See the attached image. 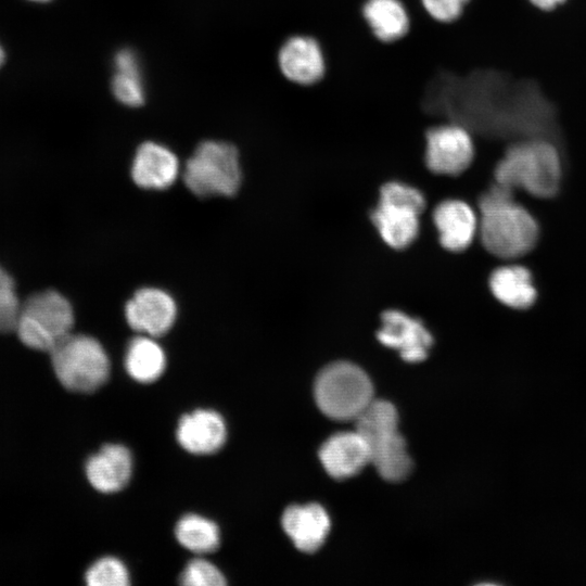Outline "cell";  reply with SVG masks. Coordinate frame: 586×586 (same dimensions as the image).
I'll use <instances>...</instances> for the list:
<instances>
[{
	"mask_svg": "<svg viewBox=\"0 0 586 586\" xmlns=\"http://www.w3.org/2000/svg\"><path fill=\"white\" fill-rule=\"evenodd\" d=\"M318 455L324 470L336 480L352 477L370 463L368 445L357 431L333 434Z\"/></svg>",
	"mask_w": 586,
	"mask_h": 586,
	"instance_id": "13",
	"label": "cell"
},
{
	"mask_svg": "<svg viewBox=\"0 0 586 586\" xmlns=\"http://www.w3.org/2000/svg\"><path fill=\"white\" fill-rule=\"evenodd\" d=\"M21 303L15 292L14 281L0 267V332L15 330Z\"/></svg>",
	"mask_w": 586,
	"mask_h": 586,
	"instance_id": "25",
	"label": "cell"
},
{
	"mask_svg": "<svg viewBox=\"0 0 586 586\" xmlns=\"http://www.w3.org/2000/svg\"><path fill=\"white\" fill-rule=\"evenodd\" d=\"M424 142L425 164L435 174L459 175L471 165L475 155L472 132L457 122L428 128Z\"/></svg>",
	"mask_w": 586,
	"mask_h": 586,
	"instance_id": "9",
	"label": "cell"
},
{
	"mask_svg": "<svg viewBox=\"0 0 586 586\" xmlns=\"http://www.w3.org/2000/svg\"><path fill=\"white\" fill-rule=\"evenodd\" d=\"M381 321L377 336L383 345L396 349L408 362H419L428 357L433 337L421 320L399 310H386Z\"/></svg>",
	"mask_w": 586,
	"mask_h": 586,
	"instance_id": "12",
	"label": "cell"
},
{
	"mask_svg": "<svg viewBox=\"0 0 586 586\" xmlns=\"http://www.w3.org/2000/svg\"><path fill=\"white\" fill-rule=\"evenodd\" d=\"M355 431L366 441L370 463L382 479L400 482L410 474L412 460L398 432V413L392 403L374 398L355 419Z\"/></svg>",
	"mask_w": 586,
	"mask_h": 586,
	"instance_id": "3",
	"label": "cell"
},
{
	"mask_svg": "<svg viewBox=\"0 0 586 586\" xmlns=\"http://www.w3.org/2000/svg\"><path fill=\"white\" fill-rule=\"evenodd\" d=\"M424 206V196L418 189L393 181L381 188L371 218L387 245L404 249L418 234L419 216Z\"/></svg>",
	"mask_w": 586,
	"mask_h": 586,
	"instance_id": "8",
	"label": "cell"
},
{
	"mask_svg": "<svg viewBox=\"0 0 586 586\" xmlns=\"http://www.w3.org/2000/svg\"><path fill=\"white\" fill-rule=\"evenodd\" d=\"M74 313L69 302L58 291L30 295L21 304L15 332L29 348L50 352L72 332Z\"/></svg>",
	"mask_w": 586,
	"mask_h": 586,
	"instance_id": "6",
	"label": "cell"
},
{
	"mask_svg": "<svg viewBox=\"0 0 586 586\" xmlns=\"http://www.w3.org/2000/svg\"><path fill=\"white\" fill-rule=\"evenodd\" d=\"M179 174V161L166 146L156 142L142 143L133 157L131 178L143 189L163 190L170 187Z\"/></svg>",
	"mask_w": 586,
	"mask_h": 586,
	"instance_id": "15",
	"label": "cell"
},
{
	"mask_svg": "<svg viewBox=\"0 0 586 586\" xmlns=\"http://www.w3.org/2000/svg\"><path fill=\"white\" fill-rule=\"evenodd\" d=\"M513 189L495 182L479 200V234L485 250L501 259H515L537 244L534 216L514 201Z\"/></svg>",
	"mask_w": 586,
	"mask_h": 586,
	"instance_id": "1",
	"label": "cell"
},
{
	"mask_svg": "<svg viewBox=\"0 0 586 586\" xmlns=\"http://www.w3.org/2000/svg\"><path fill=\"white\" fill-rule=\"evenodd\" d=\"M85 579L89 586H126L129 584V574L119 559L104 557L87 570Z\"/></svg>",
	"mask_w": 586,
	"mask_h": 586,
	"instance_id": "24",
	"label": "cell"
},
{
	"mask_svg": "<svg viewBox=\"0 0 586 586\" xmlns=\"http://www.w3.org/2000/svg\"><path fill=\"white\" fill-rule=\"evenodd\" d=\"M422 10L435 22L454 23L471 0H419Z\"/></svg>",
	"mask_w": 586,
	"mask_h": 586,
	"instance_id": "27",
	"label": "cell"
},
{
	"mask_svg": "<svg viewBox=\"0 0 586 586\" xmlns=\"http://www.w3.org/2000/svg\"><path fill=\"white\" fill-rule=\"evenodd\" d=\"M495 182L549 199L562 178L560 150L550 138L528 137L510 143L494 169Z\"/></svg>",
	"mask_w": 586,
	"mask_h": 586,
	"instance_id": "2",
	"label": "cell"
},
{
	"mask_svg": "<svg viewBox=\"0 0 586 586\" xmlns=\"http://www.w3.org/2000/svg\"><path fill=\"white\" fill-rule=\"evenodd\" d=\"M277 64L289 82L302 87L321 81L328 68L322 43L315 36L304 33L293 34L281 43Z\"/></svg>",
	"mask_w": 586,
	"mask_h": 586,
	"instance_id": "10",
	"label": "cell"
},
{
	"mask_svg": "<svg viewBox=\"0 0 586 586\" xmlns=\"http://www.w3.org/2000/svg\"><path fill=\"white\" fill-rule=\"evenodd\" d=\"M238 150L230 143L208 140L200 143L187 161L183 181L195 195L231 196L241 183Z\"/></svg>",
	"mask_w": 586,
	"mask_h": 586,
	"instance_id": "7",
	"label": "cell"
},
{
	"mask_svg": "<svg viewBox=\"0 0 586 586\" xmlns=\"http://www.w3.org/2000/svg\"><path fill=\"white\" fill-rule=\"evenodd\" d=\"M282 527L300 551L313 553L323 545L330 519L318 504L293 505L282 514Z\"/></svg>",
	"mask_w": 586,
	"mask_h": 586,
	"instance_id": "16",
	"label": "cell"
},
{
	"mask_svg": "<svg viewBox=\"0 0 586 586\" xmlns=\"http://www.w3.org/2000/svg\"><path fill=\"white\" fill-rule=\"evenodd\" d=\"M114 65L111 87L115 98L128 106L141 105L144 101V87L136 54L129 49H123L116 54Z\"/></svg>",
	"mask_w": 586,
	"mask_h": 586,
	"instance_id": "22",
	"label": "cell"
},
{
	"mask_svg": "<svg viewBox=\"0 0 586 586\" xmlns=\"http://www.w3.org/2000/svg\"><path fill=\"white\" fill-rule=\"evenodd\" d=\"M125 315L132 330L156 337L164 335L173 327L177 316V306L167 292L155 288H143L127 302Z\"/></svg>",
	"mask_w": 586,
	"mask_h": 586,
	"instance_id": "11",
	"label": "cell"
},
{
	"mask_svg": "<svg viewBox=\"0 0 586 586\" xmlns=\"http://www.w3.org/2000/svg\"><path fill=\"white\" fill-rule=\"evenodd\" d=\"M125 367L133 380L151 383L164 372L166 356L152 336L141 334L130 341L125 356Z\"/></svg>",
	"mask_w": 586,
	"mask_h": 586,
	"instance_id": "21",
	"label": "cell"
},
{
	"mask_svg": "<svg viewBox=\"0 0 586 586\" xmlns=\"http://www.w3.org/2000/svg\"><path fill=\"white\" fill-rule=\"evenodd\" d=\"M3 61H4V52H3L2 47L0 46V66L2 65Z\"/></svg>",
	"mask_w": 586,
	"mask_h": 586,
	"instance_id": "29",
	"label": "cell"
},
{
	"mask_svg": "<svg viewBox=\"0 0 586 586\" xmlns=\"http://www.w3.org/2000/svg\"><path fill=\"white\" fill-rule=\"evenodd\" d=\"M186 586H224L226 578L216 565L204 559H194L187 564L180 575Z\"/></svg>",
	"mask_w": 586,
	"mask_h": 586,
	"instance_id": "26",
	"label": "cell"
},
{
	"mask_svg": "<svg viewBox=\"0 0 586 586\" xmlns=\"http://www.w3.org/2000/svg\"><path fill=\"white\" fill-rule=\"evenodd\" d=\"M49 354L58 380L71 391L92 392L109 378V356L92 336L71 332Z\"/></svg>",
	"mask_w": 586,
	"mask_h": 586,
	"instance_id": "5",
	"label": "cell"
},
{
	"mask_svg": "<svg viewBox=\"0 0 586 586\" xmlns=\"http://www.w3.org/2000/svg\"><path fill=\"white\" fill-rule=\"evenodd\" d=\"M314 395L319 409L336 421H355L374 399L368 374L348 361L324 367L316 378Z\"/></svg>",
	"mask_w": 586,
	"mask_h": 586,
	"instance_id": "4",
	"label": "cell"
},
{
	"mask_svg": "<svg viewBox=\"0 0 586 586\" xmlns=\"http://www.w3.org/2000/svg\"><path fill=\"white\" fill-rule=\"evenodd\" d=\"M488 284L494 297L512 309L530 308L537 298L532 272L522 265L496 268L489 276Z\"/></svg>",
	"mask_w": 586,
	"mask_h": 586,
	"instance_id": "20",
	"label": "cell"
},
{
	"mask_svg": "<svg viewBox=\"0 0 586 586\" xmlns=\"http://www.w3.org/2000/svg\"><path fill=\"white\" fill-rule=\"evenodd\" d=\"M360 13L371 35L382 43H393L410 30L411 16L403 0H365Z\"/></svg>",
	"mask_w": 586,
	"mask_h": 586,
	"instance_id": "19",
	"label": "cell"
},
{
	"mask_svg": "<svg viewBox=\"0 0 586 586\" xmlns=\"http://www.w3.org/2000/svg\"><path fill=\"white\" fill-rule=\"evenodd\" d=\"M433 220L441 244L451 252L469 247L479 230V219L474 211L460 200L440 203L433 212Z\"/></svg>",
	"mask_w": 586,
	"mask_h": 586,
	"instance_id": "17",
	"label": "cell"
},
{
	"mask_svg": "<svg viewBox=\"0 0 586 586\" xmlns=\"http://www.w3.org/2000/svg\"><path fill=\"white\" fill-rule=\"evenodd\" d=\"M30 1L43 2V1H48V0H30Z\"/></svg>",
	"mask_w": 586,
	"mask_h": 586,
	"instance_id": "30",
	"label": "cell"
},
{
	"mask_svg": "<svg viewBox=\"0 0 586 586\" xmlns=\"http://www.w3.org/2000/svg\"><path fill=\"white\" fill-rule=\"evenodd\" d=\"M227 437L224 418L214 410L198 409L184 415L177 426L180 446L195 455H208L221 448Z\"/></svg>",
	"mask_w": 586,
	"mask_h": 586,
	"instance_id": "14",
	"label": "cell"
},
{
	"mask_svg": "<svg viewBox=\"0 0 586 586\" xmlns=\"http://www.w3.org/2000/svg\"><path fill=\"white\" fill-rule=\"evenodd\" d=\"M175 535L181 546L195 553L212 552L220 543L217 524L195 513L186 514L177 522Z\"/></svg>",
	"mask_w": 586,
	"mask_h": 586,
	"instance_id": "23",
	"label": "cell"
},
{
	"mask_svg": "<svg viewBox=\"0 0 586 586\" xmlns=\"http://www.w3.org/2000/svg\"><path fill=\"white\" fill-rule=\"evenodd\" d=\"M531 5L543 12H550L562 5L566 0H527Z\"/></svg>",
	"mask_w": 586,
	"mask_h": 586,
	"instance_id": "28",
	"label": "cell"
},
{
	"mask_svg": "<svg viewBox=\"0 0 586 586\" xmlns=\"http://www.w3.org/2000/svg\"><path fill=\"white\" fill-rule=\"evenodd\" d=\"M89 483L101 493L123 489L132 472V458L127 447L106 444L86 462Z\"/></svg>",
	"mask_w": 586,
	"mask_h": 586,
	"instance_id": "18",
	"label": "cell"
}]
</instances>
